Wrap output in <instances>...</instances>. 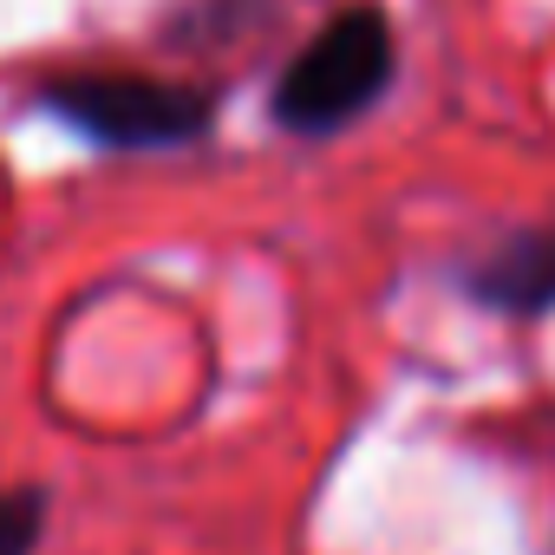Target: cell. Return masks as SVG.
Masks as SVG:
<instances>
[{
	"instance_id": "obj_1",
	"label": "cell",
	"mask_w": 555,
	"mask_h": 555,
	"mask_svg": "<svg viewBox=\"0 0 555 555\" xmlns=\"http://www.w3.org/2000/svg\"><path fill=\"white\" fill-rule=\"evenodd\" d=\"M392 79V27L373 8L340 14L274 86V112L288 131H340L353 125Z\"/></svg>"
},
{
	"instance_id": "obj_2",
	"label": "cell",
	"mask_w": 555,
	"mask_h": 555,
	"mask_svg": "<svg viewBox=\"0 0 555 555\" xmlns=\"http://www.w3.org/2000/svg\"><path fill=\"white\" fill-rule=\"evenodd\" d=\"M47 112H60L99 144L151 151V144L196 138L209 125V92L177 79H144V73H73L47 86Z\"/></svg>"
},
{
	"instance_id": "obj_3",
	"label": "cell",
	"mask_w": 555,
	"mask_h": 555,
	"mask_svg": "<svg viewBox=\"0 0 555 555\" xmlns=\"http://www.w3.org/2000/svg\"><path fill=\"white\" fill-rule=\"evenodd\" d=\"M477 295L509 308V314H542L555 301V229L548 235H516L503 255L483 261Z\"/></svg>"
},
{
	"instance_id": "obj_4",
	"label": "cell",
	"mask_w": 555,
	"mask_h": 555,
	"mask_svg": "<svg viewBox=\"0 0 555 555\" xmlns=\"http://www.w3.org/2000/svg\"><path fill=\"white\" fill-rule=\"evenodd\" d=\"M40 496L34 490H14L0 496V555H34L40 548Z\"/></svg>"
}]
</instances>
